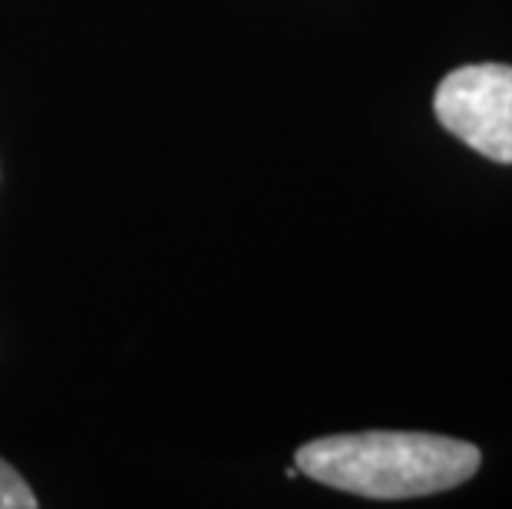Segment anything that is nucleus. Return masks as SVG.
<instances>
[{"label": "nucleus", "mask_w": 512, "mask_h": 509, "mask_svg": "<svg viewBox=\"0 0 512 509\" xmlns=\"http://www.w3.org/2000/svg\"><path fill=\"white\" fill-rule=\"evenodd\" d=\"M483 453L473 443L417 430H364L311 440L294 453L298 473L367 500H413L473 480Z\"/></svg>", "instance_id": "nucleus-1"}, {"label": "nucleus", "mask_w": 512, "mask_h": 509, "mask_svg": "<svg viewBox=\"0 0 512 509\" xmlns=\"http://www.w3.org/2000/svg\"><path fill=\"white\" fill-rule=\"evenodd\" d=\"M433 113L473 153L512 166V67L470 63L446 73L433 93Z\"/></svg>", "instance_id": "nucleus-2"}, {"label": "nucleus", "mask_w": 512, "mask_h": 509, "mask_svg": "<svg viewBox=\"0 0 512 509\" xmlns=\"http://www.w3.org/2000/svg\"><path fill=\"white\" fill-rule=\"evenodd\" d=\"M37 496L30 493V486L24 483L14 467L7 460H0V509H34Z\"/></svg>", "instance_id": "nucleus-3"}]
</instances>
